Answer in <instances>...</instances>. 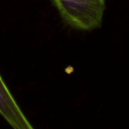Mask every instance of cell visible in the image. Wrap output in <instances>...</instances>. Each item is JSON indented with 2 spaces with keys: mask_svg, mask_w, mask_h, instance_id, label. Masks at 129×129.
Here are the masks:
<instances>
[{
  "mask_svg": "<svg viewBox=\"0 0 129 129\" xmlns=\"http://www.w3.org/2000/svg\"><path fill=\"white\" fill-rule=\"evenodd\" d=\"M62 20L71 27L92 30L102 24L106 0H51Z\"/></svg>",
  "mask_w": 129,
  "mask_h": 129,
  "instance_id": "cell-1",
  "label": "cell"
},
{
  "mask_svg": "<svg viewBox=\"0 0 129 129\" xmlns=\"http://www.w3.org/2000/svg\"><path fill=\"white\" fill-rule=\"evenodd\" d=\"M0 116L12 129H34L0 75Z\"/></svg>",
  "mask_w": 129,
  "mask_h": 129,
  "instance_id": "cell-2",
  "label": "cell"
}]
</instances>
